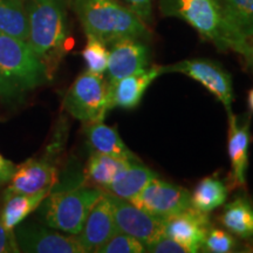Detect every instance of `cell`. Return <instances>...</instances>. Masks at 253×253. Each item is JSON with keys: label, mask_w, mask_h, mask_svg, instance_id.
<instances>
[{"label": "cell", "mask_w": 253, "mask_h": 253, "mask_svg": "<svg viewBox=\"0 0 253 253\" xmlns=\"http://www.w3.org/2000/svg\"><path fill=\"white\" fill-rule=\"evenodd\" d=\"M115 232H118V229L114 220L112 204L104 192L91 208L81 232L75 237L86 252H94Z\"/></svg>", "instance_id": "obj_15"}, {"label": "cell", "mask_w": 253, "mask_h": 253, "mask_svg": "<svg viewBox=\"0 0 253 253\" xmlns=\"http://www.w3.org/2000/svg\"><path fill=\"white\" fill-rule=\"evenodd\" d=\"M19 251L14 231L6 229L0 217V253H18Z\"/></svg>", "instance_id": "obj_30"}, {"label": "cell", "mask_w": 253, "mask_h": 253, "mask_svg": "<svg viewBox=\"0 0 253 253\" xmlns=\"http://www.w3.org/2000/svg\"><path fill=\"white\" fill-rule=\"evenodd\" d=\"M202 252L207 253H233V252H251L253 246L250 244H243L237 239L236 236L230 233L227 230L218 229L212 225L209 229L205 237Z\"/></svg>", "instance_id": "obj_24"}, {"label": "cell", "mask_w": 253, "mask_h": 253, "mask_svg": "<svg viewBox=\"0 0 253 253\" xmlns=\"http://www.w3.org/2000/svg\"><path fill=\"white\" fill-rule=\"evenodd\" d=\"M59 179L56 167L49 158H30L17 167L4 198L13 195H32L40 191H50Z\"/></svg>", "instance_id": "obj_11"}, {"label": "cell", "mask_w": 253, "mask_h": 253, "mask_svg": "<svg viewBox=\"0 0 253 253\" xmlns=\"http://www.w3.org/2000/svg\"><path fill=\"white\" fill-rule=\"evenodd\" d=\"M248 102H249V107L250 109L253 112V88L251 90L249 91V99H248Z\"/></svg>", "instance_id": "obj_33"}, {"label": "cell", "mask_w": 253, "mask_h": 253, "mask_svg": "<svg viewBox=\"0 0 253 253\" xmlns=\"http://www.w3.org/2000/svg\"><path fill=\"white\" fill-rule=\"evenodd\" d=\"M156 177L158 175L150 168L142 163H137L136 160L130 161L128 166L123 168L114 178L106 192L130 202L140 194L148 183Z\"/></svg>", "instance_id": "obj_18"}, {"label": "cell", "mask_w": 253, "mask_h": 253, "mask_svg": "<svg viewBox=\"0 0 253 253\" xmlns=\"http://www.w3.org/2000/svg\"><path fill=\"white\" fill-rule=\"evenodd\" d=\"M240 55L244 58L249 69L253 73V36L246 39L244 49H243L242 54Z\"/></svg>", "instance_id": "obj_32"}, {"label": "cell", "mask_w": 253, "mask_h": 253, "mask_svg": "<svg viewBox=\"0 0 253 253\" xmlns=\"http://www.w3.org/2000/svg\"><path fill=\"white\" fill-rule=\"evenodd\" d=\"M71 4L86 36L107 46L122 39L151 38L149 26L120 0H72Z\"/></svg>", "instance_id": "obj_3"}, {"label": "cell", "mask_w": 253, "mask_h": 253, "mask_svg": "<svg viewBox=\"0 0 253 253\" xmlns=\"http://www.w3.org/2000/svg\"><path fill=\"white\" fill-rule=\"evenodd\" d=\"M229 184L216 175L205 177L191 194V208L203 213H210L225 204L229 196Z\"/></svg>", "instance_id": "obj_21"}, {"label": "cell", "mask_w": 253, "mask_h": 253, "mask_svg": "<svg viewBox=\"0 0 253 253\" xmlns=\"http://www.w3.org/2000/svg\"><path fill=\"white\" fill-rule=\"evenodd\" d=\"M143 23L150 25L153 21V0H121Z\"/></svg>", "instance_id": "obj_29"}, {"label": "cell", "mask_w": 253, "mask_h": 253, "mask_svg": "<svg viewBox=\"0 0 253 253\" xmlns=\"http://www.w3.org/2000/svg\"><path fill=\"white\" fill-rule=\"evenodd\" d=\"M250 115L242 126H239L237 118L233 114L229 115V150L231 161L230 184L237 189H246V171L249 167V148H250Z\"/></svg>", "instance_id": "obj_16"}, {"label": "cell", "mask_w": 253, "mask_h": 253, "mask_svg": "<svg viewBox=\"0 0 253 253\" xmlns=\"http://www.w3.org/2000/svg\"><path fill=\"white\" fill-rule=\"evenodd\" d=\"M66 0H27L28 45L46 65L49 74L67 52L68 24Z\"/></svg>", "instance_id": "obj_4"}, {"label": "cell", "mask_w": 253, "mask_h": 253, "mask_svg": "<svg viewBox=\"0 0 253 253\" xmlns=\"http://www.w3.org/2000/svg\"><path fill=\"white\" fill-rule=\"evenodd\" d=\"M52 79L46 65L27 41L0 33V101L18 104L27 91Z\"/></svg>", "instance_id": "obj_2"}, {"label": "cell", "mask_w": 253, "mask_h": 253, "mask_svg": "<svg viewBox=\"0 0 253 253\" xmlns=\"http://www.w3.org/2000/svg\"><path fill=\"white\" fill-rule=\"evenodd\" d=\"M230 21L243 40L253 36V0H226Z\"/></svg>", "instance_id": "obj_25"}, {"label": "cell", "mask_w": 253, "mask_h": 253, "mask_svg": "<svg viewBox=\"0 0 253 253\" xmlns=\"http://www.w3.org/2000/svg\"><path fill=\"white\" fill-rule=\"evenodd\" d=\"M163 74V66L153 65L144 71L108 84L109 109H135L155 79Z\"/></svg>", "instance_id": "obj_14"}, {"label": "cell", "mask_w": 253, "mask_h": 253, "mask_svg": "<svg viewBox=\"0 0 253 253\" xmlns=\"http://www.w3.org/2000/svg\"><path fill=\"white\" fill-rule=\"evenodd\" d=\"M219 221L230 233L253 246V202L245 190L224 207Z\"/></svg>", "instance_id": "obj_17"}, {"label": "cell", "mask_w": 253, "mask_h": 253, "mask_svg": "<svg viewBox=\"0 0 253 253\" xmlns=\"http://www.w3.org/2000/svg\"><path fill=\"white\" fill-rule=\"evenodd\" d=\"M96 253H143L147 252L145 245L134 237L122 232H115L110 238L99 246Z\"/></svg>", "instance_id": "obj_27"}, {"label": "cell", "mask_w": 253, "mask_h": 253, "mask_svg": "<svg viewBox=\"0 0 253 253\" xmlns=\"http://www.w3.org/2000/svg\"><path fill=\"white\" fill-rule=\"evenodd\" d=\"M134 160H122L109 155L93 153L86 168V179L96 188L106 191L118 173Z\"/></svg>", "instance_id": "obj_22"}, {"label": "cell", "mask_w": 253, "mask_h": 253, "mask_svg": "<svg viewBox=\"0 0 253 253\" xmlns=\"http://www.w3.org/2000/svg\"><path fill=\"white\" fill-rule=\"evenodd\" d=\"M63 108L84 125L103 122L110 110L108 84L103 75L88 71L79 75L63 99Z\"/></svg>", "instance_id": "obj_6"}, {"label": "cell", "mask_w": 253, "mask_h": 253, "mask_svg": "<svg viewBox=\"0 0 253 253\" xmlns=\"http://www.w3.org/2000/svg\"><path fill=\"white\" fill-rule=\"evenodd\" d=\"M87 43L82 50L87 71L94 74L103 75L107 71L109 58V49L103 41L93 36H86Z\"/></svg>", "instance_id": "obj_26"}, {"label": "cell", "mask_w": 253, "mask_h": 253, "mask_svg": "<svg viewBox=\"0 0 253 253\" xmlns=\"http://www.w3.org/2000/svg\"><path fill=\"white\" fill-rule=\"evenodd\" d=\"M50 191H40L32 195H13L4 198V207L0 211L2 223L6 229L14 231L33 211L38 210L42 201Z\"/></svg>", "instance_id": "obj_20"}, {"label": "cell", "mask_w": 253, "mask_h": 253, "mask_svg": "<svg viewBox=\"0 0 253 253\" xmlns=\"http://www.w3.org/2000/svg\"><path fill=\"white\" fill-rule=\"evenodd\" d=\"M88 145L93 153H100L122 160H137L135 154L126 147L115 128L95 122L86 125L84 128Z\"/></svg>", "instance_id": "obj_19"}, {"label": "cell", "mask_w": 253, "mask_h": 253, "mask_svg": "<svg viewBox=\"0 0 253 253\" xmlns=\"http://www.w3.org/2000/svg\"><path fill=\"white\" fill-rule=\"evenodd\" d=\"M19 251L25 253H87L75 236H65L45 224L23 221L14 229Z\"/></svg>", "instance_id": "obj_9"}, {"label": "cell", "mask_w": 253, "mask_h": 253, "mask_svg": "<svg viewBox=\"0 0 253 253\" xmlns=\"http://www.w3.org/2000/svg\"><path fill=\"white\" fill-rule=\"evenodd\" d=\"M145 250L150 253H188V250L166 235L145 246Z\"/></svg>", "instance_id": "obj_28"}, {"label": "cell", "mask_w": 253, "mask_h": 253, "mask_svg": "<svg viewBox=\"0 0 253 253\" xmlns=\"http://www.w3.org/2000/svg\"><path fill=\"white\" fill-rule=\"evenodd\" d=\"M150 49L144 40L122 39L109 45L107 84L144 71L150 66Z\"/></svg>", "instance_id": "obj_12"}, {"label": "cell", "mask_w": 253, "mask_h": 253, "mask_svg": "<svg viewBox=\"0 0 253 253\" xmlns=\"http://www.w3.org/2000/svg\"><path fill=\"white\" fill-rule=\"evenodd\" d=\"M130 202L148 213L167 218L191 208V194L183 186L164 181L158 176Z\"/></svg>", "instance_id": "obj_8"}, {"label": "cell", "mask_w": 253, "mask_h": 253, "mask_svg": "<svg viewBox=\"0 0 253 253\" xmlns=\"http://www.w3.org/2000/svg\"><path fill=\"white\" fill-rule=\"evenodd\" d=\"M66 1H67V4H68V2H72V0H66Z\"/></svg>", "instance_id": "obj_34"}, {"label": "cell", "mask_w": 253, "mask_h": 253, "mask_svg": "<svg viewBox=\"0 0 253 253\" xmlns=\"http://www.w3.org/2000/svg\"><path fill=\"white\" fill-rule=\"evenodd\" d=\"M103 194L102 189L84 184L69 189H52L38 208L40 219L52 229L77 236L81 232L91 208Z\"/></svg>", "instance_id": "obj_5"}, {"label": "cell", "mask_w": 253, "mask_h": 253, "mask_svg": "<svg viewBox=\"0 0 253 253\" xmlns=\"http://www.w3.org/2000/svg\"><path fill=\"white\" fill-rule=\"evenodd\" d=\"M158 8L163 17L185 21L221 52L242 54L246 41L232 27L226 0H158Z\"/></svg>", "instance_id": "obj_1"}, {"label": "cell", "mask_w": 253, "mask_h": 253, "mask_svg": "<svg viewBox=\"0 0 253 253\" xmlns=\"http://www.w3.org/2000/svg\"><path fill=\"white\" fill-rule=\"evenodd\" d=\"M0 33L28 40V14L24 0H0Z\"/></svg>", "instance_id": "obj_23"}, {"label": "cell", "mask_w": 253, "mask_h": 253, "mask_svg": "<svg viewBox=\"0 0 253 253\" xmlns=\"http://www.w3.org/2000/svg\"><path fill=\"white\" fill-rule=\"evenodd\" d=\"M106 192V191H104ZM119 232L134 237L147 246L164 235L163 218L148 213L131 202L106 192Z\"/></svg>", "instance_id": "obj_10"}, {"label": "cell", "mask_w": 253, "mask_h": 253, "mask_svg": "<svg viewBox=\"0 0 253 253\" xmlns=\"http://www.w3.org/2000/svg\"><path fill=\"white\" fill-rule=\"evenodd\" d=\"M164 73H181L194 79L223 103L229 115L233 114L232 78L218 62L209 59L183 60L173 65L163 66Z\"/></svg>", "instance_id": "obj_7"}, {"label": "cell", "mask_w": 253, "mask_h": 253, "mask_svg": "<svg viewBox=\"0 0 253 253\" xmlns=\"http://www.w3.org/2000/svg\"><path fill=\"white\" fill-rule=\"evenodd\" d=\"M15 169L17 167L14 166L13 162L6 160L2 155H0V185L11 181Z\"/></svg>", "instance_id": "obj_31"}, {"label": "cell", "mask_w": 253, "mask_h": 253, "mask_svg": "<svg viewBox=\"0 0 253 253\" xmlns=\"http://www.w3.org/2000/svg\"><path fill=\"white\" fill-rule=\"evenodd\" d=\"M210 226L209 213L199 212L192 208L163 218L164 235L181 244L188 253L201 251Z\"/></svg>", "instance_id": "obj_13"}]
</instances>
